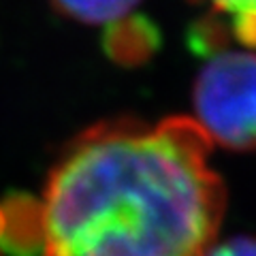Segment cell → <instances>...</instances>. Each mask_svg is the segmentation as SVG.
Masks as SVG:
<instances>
[{"label":"cell","mask_w":256,"mask_h":256,"mask_svg":"<svg viewBox=\"0 0 256 256\" xmlns=\"http://www.w3.org/2000/svg\"><path fill=\"white\" fill-rule=\"evenodd\" d=\"M212 4L230 22L239 43L256 47V0H212Z\"/></svg>","instance_id":"cell-5"},{"label":"cell","mask_w":256,"mask_h":256,"mask_svg":"<svg viewBox=\"0 0 256 256\" xmlns=\"http://www.w3.org/2000/svg\"><path fill=\"white\" fill-rule=\"evenodd\" d=\"M203 256H256V239H230V242L210 248Z\"/></svg>","instance_id":"cell-6"},{"label":"cell","mask_w":256,"mask_h":256,"mask_svg":"<svg viewBox=\"0 0 256 256\" xmlns=\"http://www.w3.org/2000/svg\"><path fill=\"white\" fill-rule=\"evenodd\" d=\"M198 126L230 150L256 148V54L222 52L194 84Z\"/></svg>","instance_id":"cell-2"},{"label":"cell","mask_w":256,"mask_h":256,"mask_svg":"<svg viewBox=\"0 0 256 256\" xmlns=\"http://www.w3.org/2000/svg\"><path fill=\"white\" fill-rule=\"evenodd\" d=\"M210 152L190 118L94 126L24 207L18 246L34 256H203L224 210Z\"/></svg>","instance_id":"cell-1"},{"label":"cell","mask_w":256,"mask_h":256,"mask_svg":"<svg viewBox=\"0 0 256 256\" xmlns=\"http://www.w3.org/2000/svg\"><path fill=\"white\" fill-rule=\"evenodd\" d=\"M154 26L143 20H120L107 28L105 47L118 62H141L154 50Z\"/></svg>","instance_id":"cell-3"},{"label":"cell","mask_w":256,"mask_h":256,"mask_svg":"<svg viewBox=\"0 0 256 256\" xmlns=\"http://www.w3.org/2000/svg\"><path fill=\"white\" fill-rule=\"evenodd\" d=\"M64 18L84 24H116L126 20L141 0H50Z\"/></svg>","instance_id":"cell-4"}]
</instances>
